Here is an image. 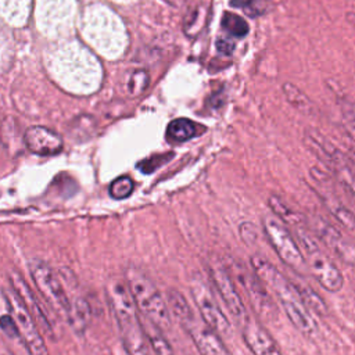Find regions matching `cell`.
<instances>
[{"label": "cell", "mask_w": 355, "mask_h": 355, "mask_svg": "<svg viewBox=\"0 0 355 355\" xmlns=\"http://www.w3.org/2000/svg\"><path fill=\"white\" fill-rule=\"evenodd\" d=\"M143 329H144L147 341L151 345L155 355H175L172 345L164 336V330H161L148 319H146V324L143 323Z\"/></svg>", "instance_id": "e0dca14e"}, {"label": "cell", "mask_w": 355, "mask_h": 355, "mask_svg": "<svg viewBox=\"0 0 355 355\" xmlns=\"http://www.w3.org/2000/svg\"><path fill=\"white\" fill-rule=\"evenodd\" d=\"M89 316L90 311L87 302L83 298H75L73 301H71V311L67 320L76 333H83L86 330Z\"/></svg>", "instance_id": "d6986e66"}, {"label": "cell", "mask_w": 355, "mask_h": 355, "mask_svg": "<svg viewBox=\"0 0 355 355\" xmlns=\"http://www.w3.org/2000/svg\"><path fill=\"white\" fill-rule=\"evenodd\" d=\"M205 130L204 126L196 123L187 118H178L169 122L166 128V137L173 143H183L187 141Z\"/></svg>", "instance_id": "9a60e30c"}, {"label": "cell", "mask_w": 355, "mask_h": 355, "mask_svg": "<svg viewBox=\"0 0 355 355\" xmlns=\"http://www.w3.org/2000/svg\"><path fill=\"white\" fill-rule=\"evenodd\" d=\"M182 326L191 337L200 355H230L219 334L205 323L196 320L194 316Z\"/></svg>", "instance_id": "8fae6325"}, {"label": "cell", "mask_w": 355, "mask_h": 355, "mask_svg": "<svg viewBox=\"0 0 355 355\" xmlns=\"http://www.w3.org/2000/svg\"><path fill=\"white\" fill-rule=\"evenodd\" d=\"M125 282L135 305L144 313L146 319L153 322L161 330H168L172 324L166 301L155 283L137 266H128Z\"/></svg>", "instance_id": "3957f363"}, {"label": "cell", "mask_w": 355, "mask_h": 355, "mask_svg": "<svg viewBox=\"0 0 355 355\" xmlns=\"http://www.w3.org/2000/svg\"><path fill=\"white\" fill-rule=\"evenodd\" d=\"M107 297L111 311L116 319L122 345L128 355H150L148 341L143 329L135 301L126 283L112 279L107 284Z\"/></svg>", "instance_id": "7a4b0ae2"}, {"label": "cell", "mask_w": 355, "mask_h": 355, "mask_svg": "<svg viewBox=\"0 0 355 355\" xmlns=\"http://www.w3.org/2000/svg\"><path fill=\"white\" fill-rule=\"evenodd\" d=\"M29 272L39 293L47 304L65 319L71 311V300L67 295L64 286L54 273V270L43 261L33 259L29 262Z\"/></svg>", "instance_id": "5b68a950"}, {"label": "cell", "mask_w": 355, "mask_h": 355, "mask_svg": "<svg viewBox=\"0 0 355 355\" xmlns=\"http://www.w3.org/2000/svg\"><path fill=\"white\" fill-rule=\"evenodd\" d=\"M297 291L304 301L305 306L311 309V312L319 315V316H326L327 315V305L326 302L309 287L306 286H295Z\"/></svg>", "instance_id": "44dd1931"}, {"label": "cell", "mask_w": 355, "mask_h": 355, "mask_svg": "<svg viewBox=\"0 0 355 355\" xmlns=\"http://www.w3.org/2000/svg\"><path fill=\"white\" fill-rule=\"evenodd\" d=\"M283 92H284L286 97L288 98V101H290L294 107H297V108H300V110H302V111H309V110L312 108V103L309 101V98H308L301 90H298L294 85H291V83H284Z\"/></svg>", "instance_id": "d4e9b609"}, {"label": "cell", "mask_w": 355, "mask_h": 355, "mask_svg": "<svg viewBox=\"0 0 355 355\" xmlns=\"http://www.w3.org/2000/svg\"><path fill=\"white\" fill-rule=\"evenodd\" d=\"M209 276H211V280L214 282V287H215L216 293L220 295L225 306L227 308L230 315L234 318L236 323L240 324L248 316V313L245 311V306L243 305V301H241L237 290L234 288V284H233L229 273L226 272V269L223 266L214 265L209 268Z\"/></svg>", "instance_id": "9c48e42d"}, {"label": "cell", "mask_w": 355, "mask_h": 355, "mask_svg": "<svg viewBox=\"0 0 355 355\" xmlns=\"http://www.w3.org/2000/svg\"><path fill=\"white\" fill-rule=\"evenodd\" d=\"M165 301H166L168 309L173 313V316H176V319L179 320L180 324H183L184 322H187L193 316L191 308L189 306L184 295L180 291L169 288L168 293H166V300Z\"/></svg>", "instance_id": "ac0fdd59"}, {"label": "cell", "mask_w": 355, "mask_h": 355, "mask_svg": "<svg viewBox=\"0 0 355 355\" xmlns=\"http://www.w3.org/2000/svg\"><path fill=\"white\" fill-rule=\"evenodd\" d=\"M222 26L225 31H227L230 35H234L237 37L245 36L250 31L248 24L237 14L233 12H225L222 18Z\"/></svg>", "instance_id": "7402d4cb"}, {"label": "cell", "mask_w": 355, "mask_h": 355, "mask_svg": "<svg viewBox=\"0 0 355 355\" xmlns=\"http://www.w3.org/2000/svg\"><path fill=\"white\" fill-rule=\"evenodd\" d=\"M216 49H218V51H220L222 54L229 55V54H232V53H233V50H234V44H233L232 42L226 40V39H219V40L216 42Z\"/></svg>", "instance_id": "f546056e"}, {"label": "cell", "mask_w": 355, "mask_h": 355, "mask_svg": "<svg viewBox=\"0 0 355 355\" xmlns=\"http://www.w3.org/2000/svg\"><path fill=\"white\" fill-rule=\"evenodd\" d=\"M239 326L245 345L254 355H283L273 337L258 320L247 316Z\"/></svg>", "instance_id": "30bf717a"}, {"label": "cell", "mask_w": 355, "mask_h": 355, "mask_svg": "<svg viewBox=\"0 0 355 355\" xmlns=\"http://www.w3.org/2000/svg\"><path fill=\"white\" fill-rule=\"evenodd\" d=\"M172 153L166 154H157V155H153L150 158H146V159H141L139 164H137V169L141 171V173H153L155 169H158L159 166H162L164 164H166L171 158H172Z\"/></svg>", "instance_id": "484cf974"}, {"label": "cell", "mask_w": 355, "mask_h": 355, "mask_svg": "<svg viewBox=\"0 0 355 355\" xmlns=\"http://www.w3.org/2000/svg\"><path fill=\"white\" fill-rule=\"evenodd\" d=\"M240 234H241V239L244 243L247 244H251L255 241L257 239V232H255V227L252 223L250 222H244L240 225Z\"/></svg>", "instance_id": "f1b7e54d"}, {"label": "cell", "mask_w": 355, "mask_h": 355, "mask_svg": "<svg viewBox=\"0 0 355 355\" xmlns=\"http://www.w3.org/2000/svg\"><path fill=\"white\" fill-rule=\"evenodd\" d=\"M318 233L320 236V239L324 241V244L331 248L333 251H336V254L344 259H347V262H352V248L351 245H347L345 241L343 240L341 234L333 227L330 226L327 222H319V227H318Z\"/></svg>", "instance_id": "2e32d148"}, {"label": "cell", "mask_w": 355, "mask_h": 355, "mask_svg": "<svg viewBox=\"0 0 355 355\" xmlns=\"http://www.w3.org/2000/svg\"><path fill=\"white\" fill-rule=\"evenodd\" d=\"M24 143L28 150L37 155H55L62 147L61 136L44 126H31L24 135Z\"/></svg>", "instance_id": "4fadbf2b"}, {"label": "cell", "mask_w": 355, "mask_h": 355, "mask_svg": "<svg viewBox=\"0 0 355 355\" xmlns=\"http://www.w3.org/2000/svg\"><path fill=\"white\" fill-rule=\"evenodd\" d=\"M251 266L258 279L269 288H272V291L277 295L283 309L286 311L288 319L295 326V329L306 337H312L316 333L318 326L311 315V311L301 300L295 284H293L268 259L259 255L251 257Z\"/></svg>", "instance_id": "6da1fadb"}, {"label": "cell", "mask_w": 355, "mask_h": 355, "mask_svg": "<svg viewBox=\"0 0 355 355\" xmlns=\"http://www.w3.org/2000/svg\"><path fill=\"white\" fill-rule=\"evenodd\" d=\"M135 184L129 176H119L111 182L108 193L114 200L128 198L133 193Z\"/></svg>", "instance_id": "cb8c5ba5"}, {"label": "cell", "mask_w": 355, "mask_h": 355, "mask_svg": "<svg viewBox=\"0 0 355 355\" xmlns=\"http://www.w3.org/2000/svg\"><path fill=\"white\" fill-rule=\"evenodd\" d=\"M263 232L279 255V258L294 272L300 275H305L308 272L306 261L304 254L301 252L300 247L297 245L295 240L287 230V227L276 220L275 218H265L263 219Z\"/></svg>", "instance_id": "8992f818"}, {"label": "cell", "mask_w": 355, "mask_h": 355, "mask_svg": "<svg viewBox=\"0 0 355 355\" xmlns=\"http://www.w3.org/2000/svg\"><path fill=\"white\" fill-rule=\"evenodd\" d=\"M269 207L273 209V212L282 218L283 220H286L287 223L293 225V226H298L301 222V215L295 214L293 209H290L277 196H270L269 197Z\"/></svg>", "instance_id": "603a6c76"}, {"label": "cell", "mask_w": 355, "mask_h": 355, "mask_svg": "<svg viewBox=\"0 0 355 355\" xmlns=\"http://www.w3.org/2000/svg\"><path fill=\"white\" fill-rule=\"evenodd\" d=\"M148 82V76L144 71H137L132 75V79L129 80V90L130 93H136L140 92L143 89H146Z\"/></svg>", "instance_id": "4316f807"}, {"label": "cell", "mask_w": 355, "mask_h": 355, "mask_svg": "<svg viewBox=\"0 0 355 355\" xmlns=\"http://www.w3.org/2000/svg\"><path fill=\"white\" fill-rule=\"evenodd\" d=\"M0 330L10 338L18 337V330L15 326V322L11 315H3L0 316Z\"/></svg>", "instance_id": "83f0119b"}, {"label": "cell", "mask_w": 355, "mask_h": 355, "mask_svg": "<svg viewBox=\"0 0 355 355\" xmlns=\"http://www.w3.org/2000/svg\"><path fill=\"white\" fill-rule=\"evenodd\" d=\"M6 298L10 304L11 316L15 322L18 337L25 344L29 355H50L47 345L42 337V333L39 331V326L33 316L28 312V309L24 306L15 291H10L6 294Z\"/></svg>", "instance_id": "52a82bcc"}, {"label": "cell", "mask_w": 355, "mask_h": 355, "mask_svg": "<svg viewBox=\"0 0 355 355\" xmlns=\"http://www.w3.org/2000/svg\"><path fill=\"white\" fill-rule=\"evenodd\" d=\"M0 355H12V354L8 352L7 349H1V351H0Z\"/></svg>", "instance_id": "4dcf8cb0"}, {"label": "cell", "mask_w": 355, "mask_h": 355, "mask_svg": "<svg viewBox=\"0 0 355 355\" xmlns=\"http://www.w3.org/2000/svg\"><path fill=\"white\" fill-rule=\"evenodd\" d=\"M234 272H236L237 280L245 288L248 298L254 304L257 312L261 315H265V316H272L275 313V304H273L272 298L269 297L268 291L265 290L263 283L258 279V276L255 273L248 272L241 265L236 266Z\"/></svg>", "instance_id": "7c38bea8"}, {"label": "cell", "mask_w": 355, "mask_h": 355, "mask_svg": "<svg viewBox=\"0 0 355 355\" xmlns=\"http://www.w3.org/2000/svg\"><path fill=\"white\" fill-rule=\"evenodd\" d=\"M190 293L200 311V315L202 316L204 323L218 334H227L230 330V322L201 276L191 277Z\"/></svg>", "instance_id": "ba28073f"}, {"label": "cell", "mask_w": 355, "mask_h": 355, "mask_svg": "<svg viewBox=\"0 0 355 355\" xmlns=\"http://www.w3.org/2000/svg\"><path fill=\"white\" fill-rule=\"evenodd\" d=\"M10 282H11V287L15 291V294L18 295V298L21 300V302L24 304V306L28 309V312L33 316V319L36 320V323L44 330L46 334H49L50 337H53V329L50 326L49 319L44 315V311L42 309V306L39 305L37 298L35 297V294L32 293L31 287L26 284V282L24 280V277L17 273L12 272L10 273Z\"/></svg>", "instance_id": "5bb4252c"}, {"label": "cell", "mask_w": 355, "mask_h": 355, "mask_svg": "<svg viewBox=\"0 0 355 355\" xmlns=\"http://www.w3.org/2000/svg\"><path fill=\"white\" fill-rule=\"evenodd\" d=\"M300 241L306 252V266L318 283L330 293H337L343 288L344 279L337 265L320 250L318 241L302 227H295Z\"/></svg>", "instance_id": "277c9868"}, {"label": "cell", "mask_w": 355, "mask_h": 355, "mask_svg": "<svg viewBox=\"0 0 355 355\" xmlns=\"http://www.w3.org/2000/svg\"><path fill=\"white\" fill-rule=\"evenodd\" d=\"M28 11L29 0H0V14L10 21H24Z\"/></svg>", "instance_id": "ffe728a7"}]
</instances>
